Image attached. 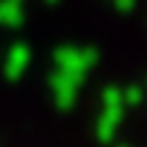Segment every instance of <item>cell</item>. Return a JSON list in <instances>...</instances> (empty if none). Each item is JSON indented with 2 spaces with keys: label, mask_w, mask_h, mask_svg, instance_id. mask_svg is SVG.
Returning <instances> with one entry per match:
<instances>
[]
</instances>
